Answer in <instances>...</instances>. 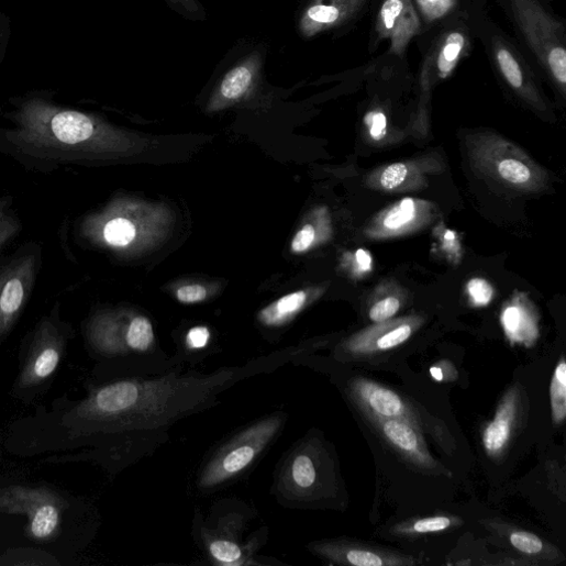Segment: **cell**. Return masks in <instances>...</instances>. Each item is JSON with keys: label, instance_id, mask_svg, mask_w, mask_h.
<instances>
[{"label": "cell", "instance_id": "obj_7", "mask_svg": "<svg viewBox=\"0 0 566 566\" xmlns=\"http://www.w3.org/2000/svg\"><path fill=\"white\" fill-rule=\"evenodd\" d=\"M65 337L54 315L40 325L33 346L19 379L20 389L44 384L56 371L64 353Z\"/></svg>", "mask_w": 566, "mask_h": 566}, {"label": "cell", "instance_id": "obj_9", "mask_svg": "<svg viewBox=\"0 0 566 566\" xmlns=\"http://www.w3.org/2000/svg\"><path fill=\"white\" fill-rule=\"evenodd\" d=\"M375 27L381 40L390 41L391 54L403 57L409 44L421 31L413 0H385Z\"/></svg>", "mask_w": 566, "mask_h": 566}, {"label": "cell", "instance_id": "obj_27", "mask_svg": "<svg viewBox=\"0 0 566 566\" xmlns=\"http://www.w3.org/2000/svg\"><path fill=\"white\" fill-rule=\"evenodd\" d=\"M400 301L395 297L377 302L369 311V318L374 322H385L395 317L400 310Z\"/></svg>", "mask_w": 566, "mask_h": 566}, {"label": "cell", "instance_id": "obj_36", "mask_svg": "<svg viewBox=\"0 0 566 566\" xmlns=\"http://www.w3.org/2000/svg\"><path fill=\"white\" fill-rule=\"evenodd\" d=\"M173 3L181 7L185 11L190 13H198L200 8L196 0H171Z\"/></svg>", "mask_w": 566, "mask_h": 566}, {"label": "cell", "instance_id": "obj_16", "mask_svg": "<svg viewBox=\"0 0 566 566\" xmlns=\"http://www.w3.org/2000/svg\"><path fill=\"white\" fill-rule=\"evenodd\" d=\"M491 52L495 65L506 84L515 91L532 88L531 73L515 49L502 37L493 36Z\"/></svg>", "mask_w": 566, "mask_h": 566}, {"label": "cell", "instance_id": "obj_31", "mask_svg": "<svg viewBox=\"0 0 566 566\" xmlns=\"http://www.w3.org/2000/svg\"><path fill=\"white\" fill-rule=\"evenodd\" d=\"M208 291L202 286H186L177 291V298L182 303H196L204 300Z\"/></svg>", "mask_w": 566, "mask_h": 566}, {"label": "cell", "instance_id": "obj_38", "mask_svg": "<svg viewBox=\"0 0 566 566\" xmlns=\"http://www.w3.org/2000/svg\"><path fill=\"white\" fill-rule=\"evenodd\" d=\"M421 5L425 9L434 8V4L440 7L441 2L440 0H420Z\"/></svg>", "mask_w": 566, "mask_h": 566}, {"label": "cell", "instance_id": "obj_17", "mask_svg": "<svg viewBox=\"0 0 566 566\" xmlns=\"http://www.w3.org/2000/svg\"><path fill=\"white\" fill-rule=\"evenodd\" d=\"M412 333V325L403 323L386 331L369 332L355 337L347 343L346 349L353 355L384 352L403 344Z\"/></svg>", "mask_w": 566, "mask_h": 566}, {"label": "cell", "instance_id": "obj_18", "mask_svg": "<svg viewBox=\"0 0 566 566\" xmlns=\"http://www.w3.org/2000/svg\"><path fill=\"white\" fill-rule=\"evenodd\" d=\"M550 398L552 408V419L555 426L564 423L566 417V363L562 357L555 367L551 387Z\"/></svg>", "mask_w": 566, "mask_h": 566}, {"label": "cell", "instance_id": "obj_32", "mask_svg": "<svg viewBox=\"0 0 566 566\" xmlns=\"http://www.w3.org/2000/svg\"><path fill=\"white\" fill-rule=\"evenodd\" d=\"M315 237L314 230L311 225L304 226L295 237L292 249L296 253L306 252L313 243Z\"/></svg>", "mask_w": 566, "mask_h": 566}, {"label": "cell", "instance_id": "obj_21", "mask_svg": "<svg viewBox=\"0 0 566 566\" xmlns=\"http://www.w3.org/2000/svg\"><path fill=\"white\" fill-rule=\"evenodd\" d=\"M508 540L517 551L525 555L548 556L552 553L558 554V551L550 548L551 546L545 544L542 539L524 530L510 529Z\"/></svg>", "mask_w": 566, "mask_h": 566}, {"label": "cell", "instance_id": "obj_35", "mask_svg": "<svg viewBox=\"0 0 566 566\" xmlns=\"http://www.w3.org/2000/svg\"><path fill=\"white\" fill-rule=\"evenodd\" d=\"M502 322L507 332L511 335L512 340H514L515 333L521 323V313L519 309L514 307L508 308L503 313Z\"/></svg>", "mask_w": 566, "mask_h": 566}, {"label": "cell", "instance_id": "obj_37", "mask_svg": "<svg viewBox=\"0 0 566 566\" xmlns=\"http://www.w3.org/2000/svg\"><path fill=\"white\" fill-rule=\"evenodd\" d=\"M356 260L359 267L364 270H368L371 266V258L369 254L363 249L357 251Z\"/></svg>", "mask_w": 566, "mask_h": 566}, {"label": "cell", "instance_id": "obj_10", "mask_svg": "<svg viewBox=\"0 0 566 566\" xmlns=\"http://www.w3.org/2000/svg\"><path fill=\"white\" fill-rule=\"evenodd\" d=\"M368 0H312L299 21L304 38L341 27L357 16Z\"/></svg>", "mask_w": 566, "mask_h": 566}, {"label": "cell", "instance_id": "obj_11", "mask_svg": "<svg viewBox=\"0 0 566 566\" xmlns=\"http://www.w3.org/2000/svg\"><path fill=\"white\" fill-rule=\"evenodd\" d=\"M469 48V40L464 31L454 29L446 32L426 56L421 73L425 89L452 76Z\"/></svg>", "mask_w": 566, "mask_h": 566}, {"label": "cell", "instance_id": "obj_13", "mask_svg": "<svg viewBox=\"0 0 566 566\" xmlns=\"http://www.w3.org/2000/svg\"><path fill=\"white\" fill-rule=\"evenodd\" d=\"M262 68L263 59L257 53L240 62L220 82L211 107L219 108L246 97L257 84Z\"/></svg>", "mask_w": 566, "mask_h": 566}, {"label": "cell", "instance_id": "obj_20", "mask_svg": "<svg viewBox=\"0 0 566 566\" xmlns=\"http://www.w3.org/2000/svg\"><path fill=\"white\" fill-rule=\"evenodd\" d=\"M307 300L303 291H298L281 298L274 307L266 309L263 314V321L269 325L281 324L289 317L298 312Z\"/></svg>", "mask_w": 566, "mask_h": 566}, {"label": "cell", "instance_id": "obj_34", "mask_svg": "<svg viewBox=\"0 0 566 566\" xmlns=\"http://www.w3.org/2000/svg\"><path fill=\"white\" fill-rule=\"evenodd\" d=\"M366 122L370 123V134L374 138H380L386 132L388 120L384 112L369 113Z\"/></svg>", "mask_w": 566, "mask_h": 566}, {"label": "cell", "instance_id": "obj_5", "mask_svg": "<svg viewBox=\"0 0 566 566\" xmlns=\"http://www.w3.org/2000/svg\"><path fill=\"white\" fill-rule=\"evenodd\" d=\"M41 266V248L30 245L0 267V340L10 333L27 304Z\"/></svg>", "mask_w": 566, "mask_h": 566}, {"label": "cell", "instance_id": "obj_33", "mask_svg": "<svg viewBox=\"0 0 566 566\" xmlns=\"http://www.w3.org/2000/svg\"><path fill=\"white\" fill-rule=\"evenodd\" d=\"M210 331L206 326L193 328L187 334V344L191 348H203L210 341Z\"/></svg>", "mask_w": 566, "mask_h": 566}, {"label": "cell", "instance_id": "obj_23", "mask_svg": "<svg viewBox=\"0 0 566 566\" xmlns=\"http://www.w3.org/2000/svg\"><path fill=\"white\" fill-rule=\"evenodd\" d=\"M153 341L154 332L151 322L144 317L134 318L127 326V347L144 352L152 345Z\"/></svg>", "mask_w": 566, "mask_h": 566}, {"label": "cell", "instance_id": "obj_25", "mask_svg": "<svg viewBox=\"0 0 566 566\" xmlns=\"http://www.w3.org/2000/svg\"><path fill=\"white\" fill-rule=\"evenodd\" d=\"M415 213L417 208L414 201L406 199L389 213L385 220V226L389 230H399L410 223L415 218Z\"/></svg>", "mask_w": 566, "mask_h": 566}, {"label": "cell", "instance_id": "obj_22", "mask_svg": "<svg viewBox=\"0 0 566 566\" xmlns=\"http://www.w3.org/2000/svg\"><path fill=\"white\" fill-rule=\"evenodd\" d=\"M210 556L222 565L244 564L245 553L241 545L227 537H215L209 544Z\"/></svg>", "mask_w": 566, "mask_h": 566}, {"label": "cell", "instance_id": "obj_6", "mask_svg": "<svg viewBox=\"0 0 566 566\" xmlns=\"http://www.w3.org/2000/svg\"><path fill=\"white\" fill-rule=\"evenodd\" d=\"M348 392L355 404L368 420H398L406 422L424 433L423 419L418 410L398 392L356 377L348 386Z\"/></svg>", "mask_w": 566, "mask_h": 566}, {"label": "cell", "instance_id": "obj_14", "mask_svg": "<svg viewBox=\"0 0 566 566\" xmlns=\"http://www.w3.org/2000/svg\"><path fill=\"white\" fill-rule=\"evenodd\" d=\"M519 413V395L511 389L501 400L493 420L487 424L482 433V444L486 453L500 457L507 450L514 431Z\"/></svg>", "mask_w": 566, "mask_h": 566}, {"label": "cell", "instance_id": "obj_30", "mask_svg": "<svg viewBox=\"0 0 566 566\" xmlns=\"http://www.w3.org/2000/svg\"><path fill=\"white\" fill-rule=\"evenodd\" d=\"M468 291L476 304H488L493 296L492 287L484 279H473L468 284Z\"/></svg>", "mask_w": 566, "mask_h": 566}, {"label": "cell", "instance_id": "obj_15", "mask_svg": "<svg viewBox=\"0 0 566 566\" xmlns=\"http://www.w3.org/2000/svg\"><path fill=\"white\" fill-rule=\"evenodd\" d=\"M280 489L286 497L304 498L310 495L318 481V469L313 457L300 450L290 455L281 473Z\"/></svg>", "mask_w": 566, "mask_h": 566}, {"label": "cell", "instance_id": "obj_39", "mask_svg": "<svg viewBox=\"0 0 566 566\" xmlns=\"http://www.w3.org/2000/svg\"><path fill=\"white\" fill-rule=\"evenodd\" d=\"M10 204H11L10 200H0V218H2L4 214L8 213Z\"/></svg>", "mask_w": 566, "mask_h": 566}, {"label": "cell", "instance_id": "obj_2", "mask_svg": "<svg viewBox=\"0 0 566 566\" xmlns=\"http://www.w3.org/2000/svg\"><path fill=\"white\" fill-rule=\"evenodd\" d=\"M284 420L282 415L267 418L234 436L203 467L200 487L218 488L244 473L275 440Z\"/></svg>", "mask_w": 566, "mask_h": 566}, {"label": "cell", "instance_id": "obj_26", "mask_svg": "<svg viewBox=\"0 0 566 566\" xmlns=\"http://www.w3.org/2000/svg\"><path fill=\"white\" fill-rule=\"evenodd\" d=\"M499 174L513 184L526 182L531 177L530 169L517 159H504L499 164Z\"/></svg>", "mask_w": 566, "mask_h": 566}, {"label": "cell", "instance_id": "obj_19", "mask_svg": "<svg viewBox=\"0 0 566 566\" xmlns=\"http://www.w3.org/2000/svg\"><path fill=\"white\" fill-rule=\"evenodd\" d=\"M460 523L462 520L457 517L435 515L404 522L397 525L393 532L403 535L437 533Z\"/></svg>", "mask_w": 566, "mask_h": 566}, {"label": "cell", "instance_id": "obj_4", "mask_svg": "<svg viewBox=\"0 0 566 566\" xmlns=\"http://www.w3.org/2000/svg\"><path fill=\"white\" fill-rule=\"evenodd\" d=\"M65 508V500L47 488L11 486L0 490V512L26 515V533L37 541L57 534Z\"/></svg>", "mask_w": 566, "mask_h": 566}, {"label": "cell", "instance_id": "obj_29", "mask_svg": "<svg viewBox=\"0 0 566 566\" xmlns=\"http://www.w3.org/2000/svg\"><path fill=\"white\" fill-rule=\"evenodd\" d=\"M21 229L22 224L15 217L7 213L0 218V251L19 235Z\"/></svg>", "mask_w": 566, "mask_h": 566}, {"label": "cell", "instance_id": "obj_24", "mask_svg": "<svg viewBox=\"0 0 566 566\" xmlns=\"http://www.w3.org/2000/svg\"><path fill=\"white\" fill-rule=\"evenodd\" d=\"M135 237L134 225L125 219H114L108 222L103 230V238L110 246L124 247Z\"/></svg>", "mask_w": 566, "mask_h": 566}, {"label": "cell", "instance_id": "obj_8", "mask_svg": "<svg viewBox=\"0 0 566 566\" xmlns=\"http://www.w3.org/2000/svg\"><path fill=\"white\" fill-rule=\"evenodd\" d=\"M382 440L406 460L430 473H444L432 457L423 433L398 420H369Z\"/></svg>", "mask_w": 566, "mask_h": 566}, {"label": "cell", "instance_id": "obj_28", "mask_svg": "<svg viewBox=\"0 0 566 566\" xmlns=\"http://www.w3.org/2000/svg\"><path fill=\"white\" fill-rule=\"evenodd\" d=\"M408 173L409 170L406 164H392L384 171L381 176V185L386 188V190L392 191L395 188L403 184Z\"/></svg>", "mask_w": 566, "mask_h": 566}, {"label": "cell", "instance_id": "obj_1", "mask_svg": "<svg viewBox=\"0 0 566 566\" xmlns=\"http://www.w3.org/2000/svg\"><path fill=\"white\" fill-rule=\"evenodd\" d=\"M246 369H226L207 377H176L154 381H121L96 391L76 411V418L95 431L142 437L143 454L182 417L217 399L241 379Z\"/></svg>", "mask_w": 566, "mask_h": 566}, {"label": "cell", "instance_id": "obj_3", "mask_svg": "<svg viewBox=\"0 0 566 566\" xmlns=\"http://www.w3.org/2000/svg\"><path fill=\"white\" fill-rule=\"evenodd\" d=\"M515 22L546 74L562 90L566 85L564 26L537 0H511Z\"/></svg>", "mask_w": 566, "mask_h": 566}, {"label": "cell", "instance_id": "obj_12", "mask_svg": "<svg viewBox=\"0 0 566 566\" xmlns=\"http://www.w3.org/2000/svg\"><path fill=\"white\" fill-rule=\"evenodd\" d=\"M315 551L325 558L342 565L400 566L415 564L412 556L355 543H322L315 546Z\"/></svg>", "mask_w": 566, "mask_h": 566}]
</instances>
